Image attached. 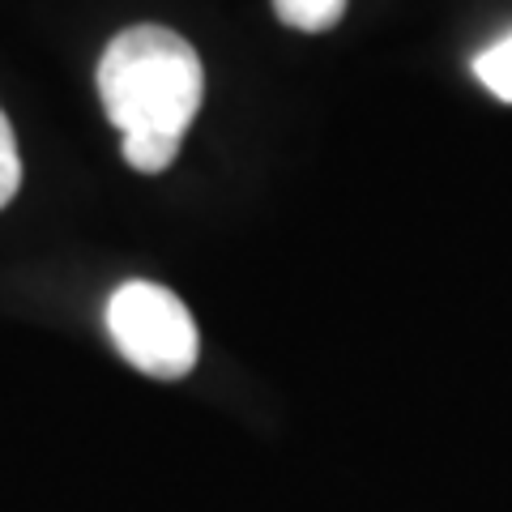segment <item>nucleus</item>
I'll return each mask as SVG.
<instances>
[{
	"instance_id": "nucleus-1",
	"label": "nucleus",
	"mask_w": 512,
	"mask_h": 512,
	"mask_svg": "<svg viewBox=\"0 0 512 512\" xmlns=\"http://www.w3.org/2000/svg\"><path fill=\"white\" fill-rule=\"evenodd\" d=\"M94 82L107 120L120 128L124 163L146 175L167 171L205 99L192 43L167 26H128L107 43Z\"/></svg>"
},
{
	"instance_id": "nucleus-2",
	"label": "nucleus",
	"mask_w": 512,
	"mask_h": 512,
	"mask_svg": "<svg viewBox=\"0 0 512 512\" xmlns=\"http://www.w3.org/2000/svg\"><path fill=\"white\" fill-rule=\"evenodd\" d=\"M107 333L120 355L154 380L188 376L201 355L188 308L158 282H124L107 299Z\"/></svg>"
},
{
	"instance_id": "nucleus-3",
	"label": "nucleus",
	"mask_w": 512,
	"mask_h": 512,
	"mask_svg": "<svg viewBox=\"0 0 512 512\" xmlns=\"http://www.w3.org/2000/svg\"><path fill=\"white\" fill-rule=\"evenodd\" d=\"M274 13L291 30H308V35H320V30H329V26L342 22L346 0H274Z\"/></svg>"
},
{
	"instance_id": "nucleus-4",
	"label": "nucleus",
	"mask_w": 512,
	"mask_h": 512,
	"mask_svg": "<svg viewBox=\"0 0 512 512\" xmlns=\"http://www.w3.org/2000/svg\"><path fill=\"white\" fill-rule=\"evenodd\" d=\"M474 73L500 103H512V35L491 43L487 52L474 60Z\"/></svg>"
},
{
	"instance_id": "nucleus-5",
	"label": "nucleus",
	"mask_w": 512,
	"mask_h": 512,
	"mask_svg": "<svg viewBox=\"0 0 512 512\" xmlns=\"http://www.w3.org/2000/svg\"><path fill=\"white\" fill-rule=\"evenodd\" d=\"M18 184H22V158H18V137H13V124L0 107V210L18 197Z\"/></svg>"
}]
</instances>
